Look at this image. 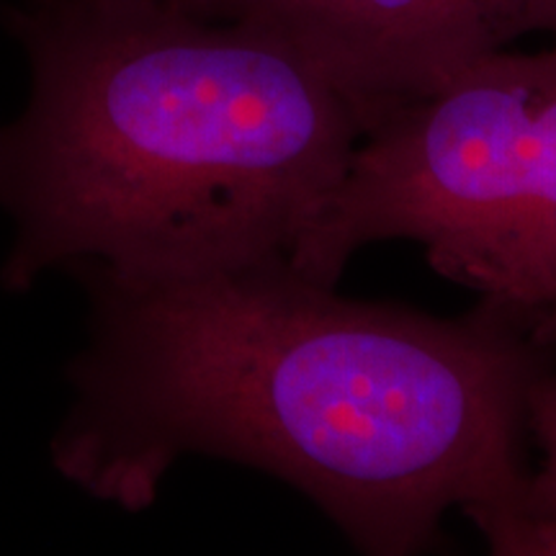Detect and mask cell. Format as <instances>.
<instances>
[{
	"mask_svg": "<svg viewBox=\"0 0 556 556\" xmlns=\"http://www.w3.org/2000/svg\"><path fill=\"white\" fill-rule=\"evenodd\" d=\"M34 67L0 129L5 278L86 261L124 287L289 258L366 114L325 67L245 18L173 0H37L13 13Z\"/></svg>",
	"mask_w": 556,
	"mask_h": 556,
	"instance_id": "cell-2",
	"label": "cell"
},
{
	"mask_svg": "<svg viewBox=\"0 0 556 556\" xmlns=\"http://www.w3.org/2000/svg\"><path fill=\"white\" fill-rule=\"evenodd\" d=\"M173 3L184 5V9H189L193 13H201V16L219 18L235 0H173Z\"/></svg>",
	"mask_w": 556,
	"mask_h": 556,
	"instance_id": "cell-7",
	"label": "cell"
},
{
	"mask_svg": "<svg viewBox=\"0 0 556 556\" xmlns=\"http://www.w3.org/2000/svg\"><path fill=\"white\" fill-rule=\"evenodd\" d=\"M384 240L523 323L556 302V45L490 52L381 111L287 261L338 287Z\"/></svg>",
	"mask_w": 556,
	"mask_h": 556,
	"instance_id": "cell-3",
	"label": "cell"
},
{
	"mask_svg": "<svg viewBox=\"0 0 556 556\" xmlns=\"http://www.w3.org/2000/svg\"><path fill=\"white\" fill-rule=\"evenodd\" d=\"M526 328L528 338H531L539 348H544V351H556V302L536 312V315L528 319Z\"/></svg>",
	"mask_w": 556,
	"mask_h": 556,
	"instance_id": "cell-6",
	"label": "cell"
},
{
	"mask_svg": "<svg viewBox=\"0 0 556 556\" xmlns=\"http://www.w3.org/2000/svg\"><path fill=\"white\" fill-rule=\"evenodd\" d=\"M523 413L539 464L528 467L516 503L482 536L495 556H556V351L541 348Z\"/></svg>",
	"mask_w": 556,
	"mask_h": 556,
	"instance_id": "cell-5",
	"label": "cell"
},
{
	"mask_svg": "<svg viewBox=\"0 0 556 556\" xmlns=\"http://www.w3.org/2000/svg\"><path fill=\"white\" fill-rule=\"evenodd\" d=\"M60 467L111 503L155 500L180 456L261 469L353 548L407 556L462 510L479 533L528 471L541 348L482 302L462 317L361 302L287 258L180 281H101Z\"/></svg>",
	"mask_w": 556,
	"mask_h": 556,
	"instance_id": "cell-1",
	"label": "cell"
},
{
	"mask_svg": "<svg viewBox=\"0 0 556 556\" xmlns=\"http://www.w3.org/2000/svg\"><path fill=\"white\" fill-rule=\"evenodd\" d=\"M219 18L281 34L368 124L484 54L531 34L556 37V0H235Z\"/></svg>",
	"mask_w": 556,
	"mask_h": 556,
	"instance_id": "cell-4",
	"label": "cell"
}]
</instances>
